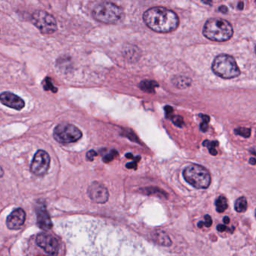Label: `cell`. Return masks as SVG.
<instances>
[{
    "label": "cell",
    "instance_id": "obj_1",
    "mask_svg": "<svg viewBox=\"0 0 256 256\" xmlns=\"http://www.w3.org/2000/svg\"><path fill=\"white\" fill-rule=\"evenodd\" d=\"M144 22L146 26L160 34L175 30L179 26V18L176 13L164 7H154L145 12Z\"/></svg>",
    "mask_w": 256,
    "mask_h": 256
},
{
    "label": "cell",
    "instance_id": "obj_2",
    "mask_svg": "<svg viewBox=\"0 0 256 256\" xmlns=\"http://www.w3.org/2000/svg\"><path fill=\"white\" fill-rule=\"evenodd\" d=\"M233 34L232 24L224 19H209L203 28V35L206 38L218 42L228 41Z\"/></svg>",
    "mask_w": 256,
    "mask_h": 256
},
{
    "label": "cell",
    "instance_id": "obj_3",
    "mask_svg": "<svg viewBox=\"0 0 256 256\" xmlns=\"http://www.w3.org/2000/svg\"><path fill=\"white\" fill-rule=\"evenodd\" d=\"M92 17L101 23L114 24L124 18V11L118 5L110 2L97 4L92 10Z\"/></svg>",
    "mask_w": 256,
    "mask_h": 256
},
{
    "label": "cell",
    "instance_id": "obj_4",
    "mask_svg": "<svg viewBox=\"0 0 256 256\" xmlns=\"http://www.w3.org/2000/svg\"><path fill=\"white\" fill-rule=\"evenodd\" d=\"M212 70L217 76L224 79L234 78L240 74L234 58L227 54L218 55L215 58Z\"/></svg>",
    "mask_w": 256,
    "mask_h": 256
},
{
    "label": "cell",
    "instance_id": "obj_5",
    "mask_svg": "<svg viewBox=\"0 0 256 256\" xmlns=\"http://www.w3.org/2000/svg\"><path fill=\"white\" fill-rule=\"evenodd\" d=\"M182 175L185 180L194 188H206L210 185V174L199 164L188 166L184 169Z\"/></svg>",
    "mask_w": 256,
    "mask_h": 256
},
{
    "label": "cell",
    "instance_id": "obj_6",
    "mask_svg": "<svg viewBox=\"0 0 256 256\" xmlns=\"http://www.w3.org/2000/svg\"><path fill=\"white\" fill-rule=\"evenodd\" d=\"M82 137V132L76 126L70 124H61L54 130V138L62 144L74 143Z\"/></svg>",
    "mask_w": 256,
    "mask_h": 256
},
{
    "label": "cell",
    "instance_id": "obj_7",
    "mask_svg": "<svg viewBox=\"0 0 256 256\" xmlns=\"http://www.w3.org/2000/svg\"><path fill=\"white\" fill-rule=\"evenodd\" d=\"M32 23L43 34H52L58 30L56 19L54 17L42 10L35 12L32 14Z\"/></svg>",
    "mask_w": 256,
    "mask_h": 256
},
{
    "label": "cell",
    "instance_id": "obj_8",
    "mask_svg": "<svg viewBox=\"0 0 256 256\" xmlns=\"http://www.w3.org/2000/svg\"><path fill=\"white\" fill-rule=\"evenodd\" d=\"M50 158L47 152L42 150L37 151L32 158L30 170L37 176L46 174L50 167Z\"/></svg>",
    "mask_w": 256,
    "mask_h": 256
},
{
    "label": "cell",
    "instance_id": "obj_9",
    "mask_svg": "<svg viewBox=\"0 0 256 256\" xmlns=\"http://www.w3.org/2000/svg\"><path fill=\"white\" fill-rule=\"evenodd\" d=\"M36 244L49 256H58L59 252V242L54 236L46 233L40 234L36 236Z\"/></svg>",
    "mask_w": 256,
    "mask_h": 256
},
{
    "label": "cell",
    "instance_id": "obj_10",
    "mask_svg": "<svg viewBox=\"0 0 256 256\" xmlns=\"http://www.w3.org/2000/svg\"><path fill=\"white\" fill-rule=\"evenodd\" d=\"M88 193L90 198L96 203L104 204L109 198V193L107 188L98 182H92L90 186Z\"/></svg>",
    "mask_w": 256,
    "mask_h": 256
},
{
    "label": "cell",
    "instance_id": "obj_11",
    "mask_svg": "<svg viewBox=\"0 0 256 256\" xmlns=\"http://www.w3.org/2000/svg\"><path fill=\"white\" fill-rule=\"evenodd\" d=\"M25 220H26L25 211L22 208H18L7 217V227L11 230H18L24 224Z\"/></svg>",
    "mask_w": 256,
    "mask_h": 256
},
{
    "label": "cell",
    "instance_id": "obj_12",
    "mask_svg": "<svg viewBox=\"0 0 256 256\" xmlns=\"http://www.w3.org/2000/svg\"><path fill=\"white\" fill-rule=\"evenodd\" d=\"M0 100L7 107L16 110H22L24 108V101L16 94L10 92H4L0 96Z\"/></svg>",
    "mask_w": 256,
    "mask_h": 256
},
{
    "label": "cell",
    "instance_id": "obj_13",
    "mask_svg": "<svg viewBox=\"0 0 256 256\" xmlns=\"http://www.w3.org/2000/svg\"><path fill=\"white\" fill-rule=\"evenodd\" d=\"M37 223L42 230L46 232L53 227V223L44 206H40L37 209Z\"/></svg>",
    "mask_w": 256,
    "mask_h": 256
},
{
    "label": "cell",
    "instance_id": "obj_14",
    "mask_svg": "<svg viewBox=\"0 0 256 256\" xmlns=\"http://www.w3.org/2000/svg\"><path fill=\"white\" fill-rule=\"evenodd\" d=\"M152 239L156 244H160L161 246H170L172 245V240H170L169 236H168L166 232H162V230L156 232L154 234Z\"/></svg>",
    "mask_w": 256,
    "mask_h": 256
},
{
    "label": "cell",
    "instance_id": "obj_15",
    "mask_svg": "<svg viewBox=\"0 0 256 256\" xmlns=\"http://www.w3.org/2000/svg\"><path fill=\"white\" fill-rule=\"evenodd\" d=\"M157 86H158V84L156 82H152V80H144L139 85L142 90L148 92H154V90Z\"/></svg>",
    "mask_w": 256,
    "mask_h": 256
},
{
    "label": "cell",
    "instance_id": "obj_16",
    "mask_svg": "<svg viewBox=\"0 0 256 256\" xmlns=\"http://www.w3.org/2000/svg\"><path fill=\"white\" fill-rule=\"evenodd\" d=\"M215 205L217 212H223L228 208L227 199H226L224 196H220V197L216 200Z\"/></svg>",
    "mask_w": 256,
    "mask_h": 256
},
{
    "label": "cell",
    "instance_id": "obj_17",
    "mask_svg": "<svg viewBox=\"0 0 256 256\" xmlns=\"http://www.w3.org/2000/svg\"><path fill=\"white\" fill-rule=\"evenodd\" d=\"M247 200L245 197H240L236 200L234 204L235 210L238 212H244L247 209Z\"/></svg>",
    "mask_w": 256,
    "mask_h": 256
},
{
    "label": "cell",
    "instance_id": "obj_18",
    "mask_svg": "<svg viewBox=\"0 0 256 256\" xmlns=\"http://www.w3.org/2000/svg\"><path fill=\"white\" fill-rule=\"evenodd\" d=\"M174 84L179 88H185L190 85V80L188 78L178 77L174 79Z\"/></svg>",
    "mask_w": 256,
    "mask_h": 256
},
{
    "label": "cell",
    "instance_id": "obj_19",
    "mask_svg": "<svg viewBox=\"0 0 256 256\" xmlns=\"http://www.w3.org/2000/svg\"><path fill=\"white\" fill-rule=\"evenodd\" d=\"M204 146H208L209 149L210 154L212 156L217 155V151L216 150V146L218 145L216 142H209V140H205L203 143Z\"/></svg>",
    "mask_w": 256,
    "mask_h": 256
},
{
    "label": "cell",
    "instance_id": "obj_20",
    "mask_svg": "<svg viewBox=\"0 0 256 256\" xmlns=\"http://www.w3.org/2000/svg\"><path fill=\"white\" fill-rule=\"evenodd\" d=\"M250 132L251 130L248 128H238L235 130V132L236 134L242 136L244 138H248L250 136Z\"/></svg>",
    "mask_w": 256,
    "mask_h": 256
},
{
    "label": "cell",
    "instance_id": "obj_21",
    "mask_svg": "<svg viewBox=\"0 0 256 256\" xmlns=\"http://www.w3.org/2000/svg\"><path fill=\"white\" fill-rule=\"evenodd\" d=\"M118 155V152H116L115 150H112V152H110V154H108V155H106V156L103 158V161L106 163L110 162L112 161V160L114 158V157Z\"/></svg>",
    "mask_w": 256,
    "mask_h": 256
},
{
    "label": "cell",
    "instance_id": "obj_22",
    "mask_svg": "<svg viewBox=\"0 0 256 256\" xmlns=\"http://www.w3.org/2000/svg\"><path fill=\"white\" fill-rule=\"evenodd\" d=\"M170 120H172L174 124L178 126L181 127L184 125V120L180 116H172Z\"/></svg>",
    "mask_w": 256,
    "mask_h": 256
},
{
    "label": "cell",
    "instance_id": "obj_23",
    "mask_svg": "<svg viewBox=\"0 0 256 256\" xmlns=\"http://www.w3.org/2000/svg\"><path fill=\"white\" fill-rule=\"evenodd\" d=\"M46 84H44V86H47L48 88H46V90H48L53 91V92H56L58 89L56 88H54L53 84H52V80H50V78H47V79L46 80Z\"/></svg>",
    "mask_w": 256,
    "mask_h": 256
},
{
    "label": "cell",
    "instance_id": "obj_24",
    "mask_svg": "<svg viewBox=\"0 0 256 256\" xmlns=\"http://www.w3.org/2000/svg\"><path fill=\"white\" fill-rule=\"evenodd\" d=\"M140 157L137 156L136 158V161L128 163V164H126V167L128 169H136L137 168V162L140 160Z\"/></svg>",
    "mask_w": 256,
    "mask_h": 256
},
{
    "label": "cell",
    "instance_id": "obj_25",
    "mask_svg": "<svg viewBox=\"0 0 256 256\" xmlns=\"http://www.w3.org/2000/svg\"><path fill=\"white\" fill-rule=\"evenodd\" d=\"M96 156L97 152L94 151V150H91L88 151V154H86V158H88L89 161H92L94 157Z\"/></svg>",
    "mask_w": 256,
    "mask_h": 256
},
{
    "label": "cell",
    "instance_id": "obj_26",
    "mask_svg": "<svg viewBox=\"0 0 256 256\" xmlns=\"http://www.w3.org/2000/svg\"><path fill=\"white\" fill-rule=\"evenodd\" d=\"M204 226H206V227H210L212 223V220L211 217L209 215H206L204 216Z\"/></svg>",
    "mask_w": 256,
    "mask_h": 256
},
{
    "label": "cell",
    "instance_id": "obj_27",
    "mask_svg": "<svg viewBox=\"0 0 256 256\" xmlns=\"http://www.w3.org/2000/svg\"><path fill=\"white\" fill-rule=\"evenodd\" d=\"M164 110H166V116L167 118H172V116H173L172 115V113H173V108L170 106H166L164 107Z\"/></svg>",
    "mask_w": 256,
    "mask_h": 256
},
{
    "label": "cell",
    "instance_id": "obj_28",
    "mask_svg": "<svg viewBox=\"0 0 256 256\" xmlns=\"http://www.w3.org/2000/svg\"><path fill=\"white\" fill-rule=\"evenodd\" d=\"M217 230H218V232H224V230H227L228 228L226 227V226H224V224H218L217 226Z\"/></svg>",
    "mask_w": 256,
    "mask_h": 256
},
{
    "label": "cell",
    "instance_id": "obj_29",
    "mask_svg": "<svg viewBox=\"0 0 256 256\" xmlns=\"http://www.w3.org/2000/svg\"><path fill=\"white\" fill-rule=\"evenodd\" d=\"M200 130H202V131H203L204 132H206L208 128V122H202V124H200Z\"/></svg>",
    "mask_w": 256,
    "mask_h": 256
},
{
    "label": "cell",
    "instance_id": "obj_30",
    "mask_svg": "<svg viewBox=\"0 0 256 256\" xmlns=\"http://www.w3.org/2000/svg\"><path fill=\"white\" fill-rule=\"evenodd\" d=\"M218 11H220V12L222 13V14H227L228 12V10L227 7L224 6H220V8H218Z\"/></svg>",
    "mask_w": 256,
    "mask_h": 256
},
{
    "label": "cell",
    "instance_id": "obj_31",
    "mask_svg": "<svg viewBox=\"0 0 256 256\" xmlns=\"http://www.w3.org/2000/svg\"><path fill=\"white\" fill-rule=\"evenodd\" d=\"M200 116V118H202V120H203L204 122H208L210 121V118L208 116H206V115H204V114H200L199 115Z\"/></svg>",
    "mask_w": 256,
    "mask_h": 256
},
{
    "label": "cell",
    "instance_id": "obj_32",
    "mask_svg": "<svg viewBox=\"0 0 256 256\" xmlns=\"http://www.w3.org/2000/svg\"><path fill=\"white\" fill-rule=\"evenodd\" d=\"M244 2H240L238 5V10H244Z\"/></svg>",
    "mask_w": 256,
    "mask_h": 256
},
{
    "label": "cell",
    "instance_id": "obj_33",
    "mask_svg": "<svg viewBox=\"0 0 256 256\" xmlns=\"http://www.w3.org/2000/svg\"><path fill=\"white\" fill-rule=\"evenodd\" d=\"M223 222H224V223H226V224H228V223L230 222V218H229L228 216H224V218H223Z\"/></svg>",
    "mask_w": 256,
    "mask_h": 256
},
{
    "label": "cell",
    "instance_id": "obj_34",
    "mask_svg": "<svg viewBox=\"0 0 256 256\" xmlns=\"http://www.w3.org/2000/svg\"><path fill=\"white\" fill-rule=\"evenodd\" d=\"M248 162H250V164H252V166H254V164H256V160L254 158H250Z\"/></svg>",
    "mask_w": 256,
    "mask_h": 256
},
{
    "label": "cell",
    "instance_id": "obj_35",
    "mask_svg": "<svg viewBox=\"0 0 256 256\" xmlns=\"http://www.w3.org/2000/svg\"><path fill=\"white\" fill-rule=\"evenodd\" d=\"M204 222H199L198 223V228H202L204 226Z\"/></svg>",
    "mask_w": 256,
    "mask_h": 256
},
{
    "label": "cell",
    "instance_id": "obj_36",
    "mask_svg": "<svg viewBox=\"0 0 256 256\" xmlns=\"http://www.w3.org/2000/svg\"><path fill=\"white\" fill-rule=\"evenodd\" d=\"M126 157L128 158H134V156H133L132 154H127L126 155Z\"/></svg>",
    "mask_w": 256,
    "mask_h": 256
},
{
    "label": "cell",
    "instance_id": "obj_37",
    "mask_svg": "<svg viewBox=\"0 0 256 256\" xmlns=\"http://www.w3.org/2000/svg\"></svg>",
    "mask_w": 256,
    "mask_h": 256
},
{
    "label": "cell",
    "instance_id": "obj_38",
    "mask_svg": "<svg viewBox=\"0 0 256 256\" xmlns=\"http://www.w3.org/2000/svg\"></svg>",
    "mask_w": 256,
    "mask_h": 256
}]
</instances>
